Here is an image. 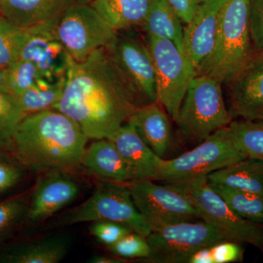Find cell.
I'll list each match as a JSON object with an SVG mask.
<instances>
[{"mask_svg":"<svg viewBox=\"0 0 263 263\" xmlns=\"http://www.w3.org/2000/svg\"><path fill=\"white\" fill-rule=\"evenodd\" d=\"M138 107L106 48L81 62L68 55L63 94L53 108L77 123L88 139L110 138Z\"/></svg>","mask_w":263,"mask_h":263,"instance_id":"cell-1","label":"cell"},{"mask_svg":"<svg viewBox=\"0 0 263 263\" xmlns=\"http://www.w3.org/2000/svg\"><path fill=\"white\" fill-rule=\"evenodd\" d=\"M88 140L72 119L56 109H47L22 119L10 151L29 171H71L81 167Z\"/></svg>","mask_w":263,"mask_h":263,"instance_id":"cell-2","label":"cell"},{"mask_svg":"<svg viewBox=\"0 0 263 263\" xmlns=\"http://www.w3.org/2000/svg\"><path fill=\"white\" fill-rule=\"evenodd\" d=\"M250 0H228L218 26L214 47L197 69L226 84L249 61L254 51L249 29Z\"/></svg>","mask_w":263,"mask_h":263,"instance_id":"cell-3","label":"cell"},{"mask_svg":"<svg viewBox=\"0 0 263 263\" xmlns=\"http://www.w3.org/2000/svg\"><path fill=\"white\" fill-rule=\"evenodd\" d=\"M222 84L208 76H196L192 81L176 121L185 139L200 143L233 122L223 96Z\"/></svg>","mask_w":263,"mask_h":263,"instance_id":"cell-4","label":"cell"},{"mask_svg":"<svg viewBox=\"0 0 263 263\" xmlns=\"http://www.w3.org/2000/svg\"><path fill=\"white\" fill-rule=\"evenodd\" d=\"M110 221L147 237L150 226L137 209L126 183L100 180L89 198L66 211L55 221L56 228L84 222Z\"/></svg>","mask_w":263,"mask_h":263,"instance_id":"cell-5","label":"cell"},{"mask_svg":"<svg viewBox=\"0 0 263 263\" xmlns=\"http://www.w3.org/2000/svg\"><path fill=\"white\" fill-rule=\"evenodd\" d=\"M164 183L182 193L197 209L200 219L214 227L227 239L248 243L263 252V224L235 214L214 191L207 176Z\"/></svg>","mask_w":263,"mask_h":263,"instance_id":"cell-6","label":"cell"},{"mask_svg":"<svg viewBox=\"0 0 263 263\" xmlns=\"http://www.w3.org/2000/svg\"><path fill=\"white\" fill-rule=\"evenodd\" d=\"M245 158L235 146L229 127L217 129L193 149L171 160L159 159L156 180L164 182L205 176Z\"/></svg>","mask_w":263,"mask_h":263,"instance_id":"cell-7","label":"cell"},{"mask_svg":"<svg viewBox=\"0 0 263 263\" xmlns=\"http://www.w3.org/2000/svg\"><path fill=\"white\" fill-rule=\"evenodd\" d=\"M147 44L155 69L157 102L176 122L196 69L186 53L171 41L147 37Z\"/></svg>","mask_w":263,"mask_h":263,"instance_id":"cell-8","label":"cell"},{"mask_svg":"<svg viewBox=\"0 0 263 263\" xmlns=\"http://www.w3.org/2000/svg\"><path fill=\"white\" fill-rule=\"evenodd\" d=\"M128 30L117 32L113 42L105 48L138 105L155 103V69L148 44Z\"/></svg>","mask_w":263,"mask_h":263,"instance_id":"cell-9","label":"cell"},{"mask_svg":"<svg viewBox=\"0 0 263 263\" xmlns=\"http://www.w3.org/2000/svg\"><path fill=\"white\" fill-rule=\"evenodd\" d=\"M57 36L66 52L74 60H86L96 50L109 46L117 36L90 4L77 2L59 20Z\"/></svg>","mask_w":263,"mask_h":263,"instance_id":"cell-10","label":"cell"},{"mask_svg":"<svg viewBox=\"0 0 263 263\" xmlns=\"http://www.w3.org/2000/svg\"><path fill=\"white\" fill-rule=\"evenodd\" d=\"M152 248L149 260L155 262H188L200 249L228 240L205 221H186L152 230L146 237Z\"/></svg>","mask_w":263,"mask_h":263,"instance_id":"cell-11","label":"cell"},{"mask_svg":"<svg viewBox=\"0 0 263 263\" xmlns=\"http://www.w3.org/2000/svg\"><path fill=\"white\" fill-rule=\"evenodd\" d=\"M133 202L151 229L200 219L197 209L182 193L167 183L152 180H133L126 183Z\"/></svg>","mask_w":263,"mask_h":263,"instance_id":"cell-12","label":"cell"},{"mask_svg":"<svg viewBox=\"0 0 263 263\" xmlns=\"http://www.w3.org/2000/svg\"><path fill=\"white\" fill-rule=\"evenodd\" d=\"M29 195L25 224L39 226L70 205L79 197L77 180L63 170L39 174Z\"/></svg>","mask_w":263,"mask_h":263,"instance_id":"cell-13","label":"cell"},{"mask_svg":"<svg viewBox=\"0 0 263 263\" xmlns=\"http://www.w3.org/2000/svg\"><path fill=\"white\" fill-rule=\"evenodd\" d=\"M60 18L27 29L20 59L32 62L44 80L53 83L65 77L68 54L57 36Z\"/></svg>","mask_w":263,"mask_h":263,"instance_id":"cell-14","label":"cell"},{"mask_svg":"<svg viewBox=\"0 0 263 263\" xmlns=\"http://www.w3.org/2000/svg\"><path fill=\"white\" fill-rule=\"evenodd\" d=\"M232 117L256 122L263 115V52L254 51L249 61L227 82Z\"/></svg>","mask_w":263,"mask_h":263,"instance_id":"cell-15","label":"cell"},{"mask_svg":"<svg viewBox=\"0 0 263 263\" xmlns=\"http://www.w3.org/2000/svg\"><path fill=\"white\" fill-rule=\"evenodd\" d=\"M228 0H202L183 30V48L195 69L214 47L221 12Z\"/></svg>","mask_w":263,"mask_h":263,"instance_id":"cell-16","label":"cell"},{"mask_svg":"<svg viewBox=\"0 0 263 263\" xmlns=\"http://www.w3.org/2000/svg\"><path fill=\"white\" fill-rule=\"evenodd\" d=\"M170 116L158 102L138 107L128 119L147 146L164 159L174 144Z\"/></svg>","mask_w":263,"mask_h":263,"instance_id":"cell-17","label":"cell"},{"mask_svg":"<svg viewBox=\"0 0 263 263\" xmlns=\"http://www.w3.org/2000/svg\"><path fill=\"white\" fill-rule=\"evenodd\" d=\"M69 240L64 235L37 239L8 241L0 245V263H58L68 253Z\"/></svg>","mask_w":263,"mask_h":263,"instance_id":"cell-18","label":"cell"},{"mask_svg":"<svg viewBox=\"0 0 263 263\" xmlns=\"http://www.w3.org/2000/svg\"><path fill=\"white\" fill-rule=\"evenodd\" d=\"M108 139L120 152L133 180H156L160 157L147 146L129 123H124Z\"/></svg>","mask_w":263,"mask_h":263,"instance_id":"cell-19","label":"cell"},{"mask_svg":"<svg viewBox=\"0 0 263 263\" xmlns=\"http://www.w3.org/2000/svg\"><path fill=\"white\" fill-rule=\"evenodd\" d=\"M76 0H0V15L19 29L60 18Z\"/></svg>","mask_w":263,"mask_h":263,"instance_id":"cell-20","label":"cell"},{"mask_svg":"<svg viewBox=\"0 0 263 263\" xmlns=\"http://www.w3.org/2000/svg\"><path fill=\"white\" fill-rule=\"evenodd\" d=\"M81 167L100 180L122 183L133 180L120 152L108 138L95 140L86 148Z\"/></svg>","mask_w":263,"mask_h":263,"instance_id":"cell-21","label":"cell"},{"mask_svg":"<svg viewBox=\"0 0 263 263\" xmlns=\"http://www.w3.org/2000/svg\"><path fill=\"white\" fill-rule=\"evenodd\" d=\"M211 184L223 185L263 196V160L245 157L207 176Z\"/></svg>","mask_w":263,"mask_h":263,"instance_id":"cell-22","label":"cell"},{"mask_svg":"<svg viewBox=\"0 0 263 263\" xmlns=\"http://www.w3.org/2000/svg\"><path fill=\"white\" fill-rule=\"evenodd\" d=\"M151 0H93L90 5L116 32L141 26Z\"/></svg>","mask_w":263,"mask_h":263,"instance_id":"cell-23","label":"cell"},{"mask_svg":"<svg viewBox=\"0 0 263 263\" xmlns=\"http://www.w3.org/2000/svg\"><path fill=\"white\" fill-rule=\"evenodd\" d=\"M183 24L167 0H151L148 13L141 27L146 32L147 37L167 40L184 51Z\"/></svg>","mask_w":263,"mask_h":263,"instance_id":"cell-24","label":"cell"},{"mask_svg":"<svg viewBox=\"0 0 263 263\" xmlns=\"http://www.w3.org/2000/svg\"><path fill=\"white\" fill-rule=\"evenodd\" d=\"M210 185L235 214L252 222L263 224V196L223 185Z\"/></svg>","mask_w":263,"mask_h":263,"instance_id":"cell-25","label":"cell"},{"mask_svg":"<svg viewBox=\"0 0 263 263\" xmlns=\"http://www.w3.org/2000/svg\"><path fill=\"white\" fill-rule=\"evenodd\" d=\"M65 77L53 83L44 79L17 97L22 110L26 114L54 108L60 101L65 88Z\"/></svg>","mask_w":263,"mask_h":263,"instance_id":"cell-26","label":"cell"},{"mask_svg":"<svg viewBox=\"0 0 263 263\" xmlns=\"http://www.w3.org/2000/svg\"><path fill=\"white\" fill-rule=\"evenodd\" d=\"M30 192L0 199V245L10 240L25 224Z\"/></svg>","mask_w":263,"mask_h":263,"instance_id":"cell-27","label":"cell"},{"mask_svg":"<svg viewBox=\"0 0 263 263\" xmlns=\"http://www.w3.org/2000/svg\"><path fill=\"white\" fill-rule=\"evenodd\" d=\"M229 127L235 146L245 157L263 160V126L251 121H233Z\"/></svg>","mask_w":263,"mask_h":263,"instance_id":"cell-28","label":"cell"},{"mask_svg":"<svg viewBox=\"0 0 263 263\" xmlns=\"http://www.w3.org/2000/svg\"><path fill=\"white\" fill-rule=\"evenodd\" d=\"M26 115L15 95L0 90V149L10 150L15 129Z\"/></svg>","mask_w":263,"mask_h":263,"instance_id":"cell-29","label":"cell"},{"mask_svg":"<svg viewBox=\"0 0 263 263\" xmlns=\"http://www.w3.org/2000/svg\"><path fill=\"white\" fill-rule=\"evenodd\" d=\"M6 79L8 91L16 97L43 79L35 65L22 59L7 67Z\"/></svg>","mask_w":263,"mask_h":263,"instance_id":"cell-30","label":"cell"},{"mask_svg":"<svg viewBox=\"0 0 263 263\" xmlns=\"http://www.w3.org/2000/svg\"><path fill=\"white\" fill-rule=\"evenodd\" d=\"M29 171L11 151L0 149V197L23 182Z\"/></svg>","mask_w":263,"mask_h":263,"instance_id":"cell-31","label":"cell"},{"mask_svg":"<svg viewBox=\"0 0 263 263\" xmlns=\"http://www.w3.org/2000/svg\"><path fill=\"white\" fill-rule=\"evenodd\" d=\"M27 36V29L6 24L0 29V67L7 68L20 60L21 51Z\"/></svg>","mask_w":263,"mask_h":263,"instance_id":"cell-32","label":"cell"},{"mask_svg":"<svg viewBox=\"0 0 263 263\" xmlns=\"http://www.w3.org/2000/svg\"><path fill=\"white\" fill-rule=\"evenodd\" d=\"M107 249L109 253L124 259H149L152 254V248L146 237L133 231Z\"/></svg>","mask_w":263,"mask_h":263,"instance_id":"cell-33","label":"cell"},{"mask_svg":"<svg viewBox=\"0 0 263 263\" xmlns=\"http://www.w3.org/2000/svg\"><path fill=\"white\" fill-rule=\"evenodd\" d=\"M90 234L100 245L107 248L117 243L132 230L127 226L110 221H97L91 222Z\"/></svg>","mask_w":263,"mask_h":263,"instance_id":"cell-34","label":"cell"},{"mask_svg":"<svg viewBox=\"0 0 263 263\" xmlns=\"http://www.w3.org/2000/svg\"><path fill=\"white\" fill-rule=\"evenodd\" d=\"M241 245L233 240H224L209 246L212 263L242 262L245 249Z\"/></svg>","mask_w":263,"mask_h":263,"instance_id":"cell-35","label":"cell"},{"mask_svg":"<svg viewBox=\"0 0 263 263\" xmlns=\"http://www.w3.org/2000/svg\"><path fill=\"white\" fill-rule=\"evenodd\" d=\"M249 22L254 51L263 52V0L249 1Z\"/></svg>","mask_w":263,"mask_h":263,"instance_id":"cell-36","label":"cell"},{"mask_svg":"<svg viewBox=\"0 0 263 263\" xmlns=\"http://www.w3.org/2000/svg\"><path fill=\"white\" fill-rule=\"evenodd\" d=\"M183 24L190 23L202 0H167Z\"/></svg>","mask_w":263,"mask_h":263,"instance_id":"cell-37","label":"cell"},{"mask_svg":"<svg viewBox=\"0 0 263 263\" xmlns=\"http://www.w3.org/2000/svg\"><path fill=\"white\" fill-rule=\"evenodd\" d=\"M90 263H124V259L120 258L117 256L113 255H104V254H97L91 257L88 260Z\"/></svg>","mask_w":263,"mask_h":263,"instance_id":"cell-38","label":"cell"},{"mask_svg":"<svg viewBox=\"0 0 263 263\" xmlns=\"http://www.w3.org/2000/svg\"><path fill=\"white\" fill-rule=\"evenodd\" d=\"M6 71L7 68L0 67V90L9 91L7 86Z\"/></svg>","mask_w":263,"mask_h":263,"instance_id":"cell-39","label":"cell"},{"mask_svg":"<svg viewBox=\"0 0 263 263\" xmlns=\"http://www.w3.org/2000/svg\"><path fill=\"white\" fill-rule=\"evenodd\" d=\"M7 24H8V22L0 15V29L3 28Z\"/></svg>","mask_w":263,"mask_h":263,"instance_id":"cell-40","label":"cell"},{"mask_svg":"<svg viewBox=\"0 0 263 263\" xmlns=\"http://www.w3.org/2000/svg\"><path fill=\"white\" fill-rule=\"evenodd\" d=\"M93 0H76V2L79 3H82V4H90Z\"/></svg>","mask_w":263,"mask_h":263,"instance_id":"cell-41","label":"cell"},{"mask_svg":"<svg viewBox=\"0 0 263 263\" xmlns=\"http://www.w3.org/2000/svg\"><path fill=\"white\" fill-rule=\"evenodd\" d=\"M256 122H257L258 123V124H261V125L263 126V115L262 116V117L259 118L258 120L256 121Z\"/></svg>","mask_w":263,"mask_h":263,"instance_id":"cell-42","label":"cell"}]
</instances>
